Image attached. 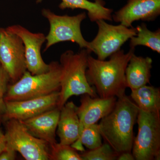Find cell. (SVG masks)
<instances>
[{"instance_id": "6da1fadb", "label": "cell", "mask_w": 160, "mask_h": 160, "mask_svg": "<svg viewBox=\"0 0 160 160\" xmlns=\"http://www.w3.org/2000/svg\"><path fill=\"white\" fill-rule=\"evenodd\" d=\"M134 51V48H130L126 53L120 49L110 56L108 61L88 56L86 77L100 98H118L125 93L127 88L125 72Z\"/></svg>"}, {"instance_id": "277c9868", "label": "cell", "mask_w": 160, "mask_h": 160, "mask_svg": "<svg viewBox=\"0 0 160 160\" xmlns=\"http://www.w3.org/2000/svg\"><path fill=\"white\" fill-rule=\"evenodd\" d=\"M49 65V71L42 74L32 75L27 70L19 79L8 86L5 101L29 99L60 91L61 65L58 62H52Z\"/></svg>"}, {"instance_id": "603a6c76", "label": "cell", "mask_w": 160, "mask_h": 160, "mask_svg": "<svg viewBox=\"0 0 160 160\" xmlns=\"http://www.w3.org/2000/svg\"><path fill=\"white\" fill-rule=\"evenodd\" d=\"M10 81V78L6 72L0 66V119L2 118L6 110L5 97Z\"/></svg>"}, {"instance_id": "8992f818", "label": "cell", "mask_w": 160, "mask_h": 160, "mask_svg": "<svg viewBox=\"0 0 160 160\" xmlns=\"http://www.w3.org/2000/svg\"><path fill=\"white\" fill-rule=\"evenodd\" d=\"M137 120L138 131L132 149L135 160H159L160 114L139 109Z\"/></svg>"}, {"instance_id": "2e32d148", "label": "cell", "mask_w": 160, "mask_h": 160, "mask_svg": "<svg viewBox=\"0 0 160 160\" xmlns=\"http://www.w3.org/2000/svg\"><path fill=\"white\" fill-rule=\"evenodd\" d=\"M152 60L149 57L132 55L126 68V87L131 90L150 83Z\"/></svg>"}, {"instance_id": "30bf717a", "label": "cell", "mask_w": 160, "mask_h": 160, "mask_svg": "<svg viewBox=\"0 0 160 160\" xmlns=\"http://www.w3.org/2000/svg\"><path fill=\"white\" fill-rule=\"evenodd\" d=\"M59 98V91L29 99L6 102V110L2 118L5 121L12 119L25 121L58 107Z\"/></svg>"}, {"instance_id": "44dd1931", "label": "cell", "mask_w": 160, "mask_h": 160, "mask_svg": "<svg viewBox=\"0 0 160 160\" xmlns=\"http://www.w3.org/2000/svg\"><path fill=\"white\" fill-rule=\"evenodd\" d=\"M49 146V160H82L77 150L71 145L56 142Z\"/></svg>"}, {"instance_id": "8fae6325", "label": "cell", "mask_w": 160, "mask_h": 160, "mask_svg": "<svg viewBox=\"0 0 160 160\" xmlns=\"http://www.w3.org/2000/svg\"><path fill=\"white\" fill-rule=\"evenodd\" d=\"M6 28L17 35L22 41L27 71L32 75L42 74L49 71L50 65L45 62L41 54V48L46 41L45 35L42 32L33 33L19 25Z\"/></svg>"}, {"instance_id": "4316f807", "label": "cell", "mask_w": 160, "mask_h": 160, "mask_svg": "<svg viewBox=\"0 0 160 160\" xmlns=\"http://www.w3.org/2000/svg\"><path fill=\"white\" fill-rule=\"evenodd\" d=\"M0 66H1V64H0Z\"/></svg>"}, {"instance_id": "9c48e42d", "label": "cell", "mask_w": 160, "mask_h": 160, "mask_svg": "<svg viewBox=\"0 0 160 160\" xmlns=\"http://www.w3.org/2000/svg\"><path fill=\"white\" fill-rule=\"evenodd\" d=\"M0 64L12 83L27 71L22 41L7 28H0Z\"/></svg>"}, {"instance_id": "9a60e30c", "label": "cell", "mask_w": 160, "mask_h": 160, "mask_svg": "<svg viewBox=\"0 0 160 160\" xmlns=\"http://www.w3.org/2000/svg\"><path fill=\"white\" fill-rule=\"evenodd\" d=\"M77 107L71 101L67 102L60 109L57 133L61 144L71 145L79 137Z\"/></svg>"}, {"instance_id": "7c38bea8", "label": "cell", "mask_w": 160, "mask_h": 160, "mask_svg": "<svg viewBox=\"0 0 160 160\" xmlns=\"http://www.w3.org/2000/svg\"><path fill=\"white\" fill-rule=\"evenodd\" d=\"M160 14V0H128L127 4L112 15L115 22L132 27L137 21H152Z\"/></svg>"}, {"instance_id": "7a4b0ae2", "label": "cell", "mask_w": 160, "mask_h": 160, "mask_svg": "<svg viewBox=\"0 0 160 160\" xmlns=\"http://www.w3.org/2000/svg\"><path fill=\"white\" fill-rule=\"evenodd\" d=\"M139 110L131 98L123 93L118 97L110 113L98 124L102 138L118 154L131 151L133 127Z\"/></svg>"}, {"instance_id": "4fadbf2b", "label": "cell", "mask_w": 160, "mask_h": 160, "mask_svg": "<svg viewBox=\"0 0 160 160\" xmlns=\"http://www.w3.org/2000/svg\"><path fill=\"white\" fill-rule=\"evenodd\" d=\"M117 100L116 97L103 98L92 97L88 94L82 95L80 101L81 105L77 107L80 123L79 137L84 128L97 123L110 113Z\"/></svg>"}, {"instance_id": "ffe728a7", "label": "cell", "mask_w": 160, "mask_h": 160, "mask_svg": "<svg viewBox=\"0 0 160 160\" xmlns=\"http://www.w3.org/2000/svg\"><path fill=\"white\" fill-rule=\"evenodd\" d=\"M102 144L98 124L96 123L84 128L79 138L71 146L78 151L82 152L85 151L83 146L92 150L100 147Z\"/></svg>"}, {"instance_id": "ac0fdd59", "label": "cell", "mask_w": 160, "mask_h": 160, "mask_svg": "<svg viewBox=\"0 0 160 160\" xmlns=\"http://www.w3.org/2000/svg\"><path fill=\"white\" fill-rule=\"evenodd\" d=\"M130 97L139 109L160 114L159 88L145 85L132 90Z\"/></svg>"}, {"instance_id": "d6986e66", "label": "cell", "mask_w": 160, "mask_h": 160, "mask_svg": "<svg viewBox=\"0 0 160 160\" xmlns=\"http://www.w3.org/2000/svg\"><path fill=\"white\" fill-rule=\"evenodd\" d=\"M136 35L130 39V48L143 46L150 48L153 51L160 53V29L150 31L145 23H142L136 28Z\"/></svg>"}, {"instance_id": "5bb4252c", "label": "cell", "mask_w": 160, "mask_h": 160, "mask_svg": "<svg viewBox=\"0 0 160 160\" xmlns=\"http://www.w3.org/2000/svg\"><path fill=\"white\" fill-rule=\"evenodd\" d=\"M60 113V109L56 107L21 122L32 135L46 141L50 146L57 142L56 131Z\"/></svg>"}, {"instance_id": "52a82bcc", "label": "cell", "mask_w": 160, "mask_h": 160, "mask_svg": "<svg viewBox=\"0 0 160 160\" xmlns=\"http://www.w3.org/2000/svg\"><path fill=\"white\" fill-rule=\"evenodd\" d=\"M6 147L18 152L26 160H49L50 146L29 132L21 121H6Z\"/></svg>"}, {"instance_id": "7402d4cb", "label": "cell", "mask_w": 160, "mask_h": 160, "mask_svg": "<svg viewBox=\"0 0 160 160\" xmlns=\"http://www.w3.org/2000/svg\"><path fill=\"white\" fill-rule=\"evenodd\" d=\"M118 155L106 142L96 149L84 151L80 154L82 160H115Z\"/></svg>"}, {"instance_id": "484cf974", "label": "cell", "mask_w": 160, "mask_h": 160, "mask_svg": "<svg viewBox=\"0 0 160 160\" xmlns=\"http://www.w3.org/2000/svg\"><path fill=\"white\" fill-rule=\"evenodd\" d=\"M6 148V141L5 134L3 133L0 128V154Z\"/></svg>"}, {"instance_id": "d4e9b609", "label": "cell", "mask_w": 160, "mask_h": 160, "mask_svg": "<svg viewBox=\"0 0 160 160\" xmlns=\"http://www.w3.org/2000/svg\"><path fill=\"white\" fill-rule=\"evenodd\" d=\"M118 160H134V158L131 152H125L118 155Z\"/></svg>"}, {"instance_id": "3957f363", "label": "cell", "mask_w": 160, "mask_h": 160, "mask_svg": "<svg viewBox=\"0 0 160 160\" xmlns=\"http://www.w3.org/2000/svg\"><path fill=\"white\" fill-rule=\"evenodd\" d=\"M90 53L87 49H83L78 53L69 50L61 55L59 109L73 96L88 94L92 97H97L95 89L88 82L86 75L87 58Z\"/></svg>"}, {"instance_id": "5b68a950", "label": "cell", "mask_w": 160, "mask_h": 160, "mask_svg": "<svg viewBox=\"0 0 160 160\" xmlns=\"http://www.w3.org/2000/svg\"><path fill=\"white\" fill-rule=\"evenodd\" d=\"M42 14L48 20L50 25L49 33L46 36L44 51L58 43L71 42L89 52V42L83 37L81 29V24L86 18V12L70 16L58 15L50 9H43Z\"/></svg>"}, {"instance_id": "cb8c5ba5", "label": "cell", "mask_w": 160, "mask_h": 160, "mask_svg": "<svg viewBox=\"0 0 160 160\" xmlns=\"http://www.w3.org/2000/svg\"><path fill=\"white\" fill-rule=\"evenodd\" d=\"M16 151L10 148H7L0 154V160H14L16 159Z\"/></svg>"}, {"instance_id": "e0dca14e", "label": "cell", "mask_w": 160, "mask_h": 160, "mask_svg": "<svg viewBox=\"0 0 160 160\" xmlns=\"http://www.w3.org/2000/svg\"><path fill=\"white\" fill-rule=\"evenodd\" d=\"M40 2L42 0H38ZM60 9H82L88 12V15L92 22L99 20L112 21L113 10L106 8L101 0L91 2L88 0H62L59 5Z\"/></svg>"}, {"instance_id": "ba28073f", "label": "cell", "mask_w": 160, "mask_h": 160, "mask_svg": "<svg viewBox=\"0 0 160 160\" xmlns=\"http://www.w3.org/2000/svg\"><path fill=\"white\" fill-rule=\"evenodd\" d=\"M96 22L98 32L94 39L89 42V52H94L99 60H105L119 51L126 41L137 34L136 29L133 27L110 25L104 20Z\"/></svg>"}]
</instances>
